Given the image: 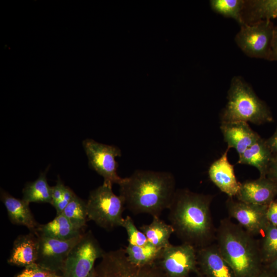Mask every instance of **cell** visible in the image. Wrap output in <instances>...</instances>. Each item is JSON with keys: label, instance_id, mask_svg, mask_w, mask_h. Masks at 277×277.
<instances>
[{"label": "cell", "instance_id": "cell-1", "mask_svg": "<svg viewBox=\"0 0 277 277\" xmlns=\"http://www.w3.org/2000/svg\"><path fill=\"white\" fill-rule=\"evenodd\" d=\"M211 196L188 189L176 190L169 208L168 219L174 233L196 249L211 244L215 238L210 212Z\"/></svg>", "mask_w": 277, "mask_h": 277}, {"label": "cell", "instance_id": "cell-2", "mask_svg": "<svg viewBox=\"0 0 277 277\" xmlns=\"http://www.w3.org/2000/svg\"><path fill=\"white\" fill-rule=\"evenodd\" d=\"M120 195L134 214L146 213L160 217L169 209L176 190L174 176L167 171L137 170L123 178Z\"/></svg>", "mask_w": 277, "mask_h": 277}, {"label": "cell", "instance_id": "cell-3", "mask_svg": "<svg viewBox=\"0 0 277 277\" xmlns=\"http://www.w3.org/2000/svg\"><path fill=\"white\" fill-rule=\"evenodd\" d=\"M219 252L236 277H256L262 261L259 243L254 236L229 219L221 221L216 231Z\"/></svg>", "mask_w": 277, "mask_h": 277}, {"label": "cell", "instance_id": "cell-4", "mask_svg": "<svg viewBox=\"0 0 277 277\" xmlns=\"http://www.w3.org/2000/svg\"><path fill=\"white\" fill-rule=\"evenodd\" d=\"M227 98L221 115L222 123L242 121L261 125L273 121L267 106L240 76L232 79Z\"/></svg>", "mask_w": 277, "mask_h": 277}, {"label": "cell", "instance_id": "cell-5", "mask_svg": "<svg viewBox=\"0 0 277 277\" xmlns=\"http://www.w3.org/2000/svg\"><path fill=\"white\" fill-rule=\"evenodd\" d=\"M112 185L104 181L102 185L90 192L86 201L88 220L108 231L122 227L125 207L123 197L113 192Z\"/></svg>", "mask_w": 277, "mask_h": 277}, {"label": "cell", "instance_id": "cell-6", "mask_svg": "<svg viewBox=\"0 0 277 277\" xmlns=\"http://www.w3.org/2000/svg\"><path fill=\"white\" fill-rule=\"evenodd\" d=\"M94 266L96 277H169L156 263L138 266L128 260L125 249L105 252Z\"/></svg>", "mask_w": 277, "mask_h": 277}, {"label": "cell", "instance_id": "cell-7", "mask_svg": "<svg viewBox=\"0 0 277 277\" xmlns=\"http://www.w3.org/2000/svg\"><path fill=\"white\" fill-rule=\"evenodd\" d=\"M274 26L271 20L264 19L240 25L235 37L238 47L251 57L269 60Z\"/></svg>", "mask_w": 277, "mask_h": 277}, {"label": "cell", "instance_id": "cell-8", "mask_svg": "<svg viewBox=\"0 0 277 277\" xmlns=\"http://www.w3.org/2000/svg\"><path fill=\"white\" fill-rule=\"evenodd\" d=\"M105 252L92 232H85L68 254L62 275L87 277L94 267L95 261Z\"/></svg>", "mask_w": 277, "mask_h": 277}, {"label": "cell", "instance_id": "cell-9", "mask_svg": "<svg viewBox=\"0 0 277 277\" xmlns=\"http://www.w3.org/2000/svg\"><path fill=\"white\" fill-rule=\"evenodd\" d=\"M83 146L89 166L104 178V181L118 185L123 178L117 174L116 157L122 156L121 150L117 146L97 142L91 138L83 142Z\"/></svg>", "mask_w": 277, "mask_h": 277}, {"label": "cell", "instance_id": "cell-10", "mask_svg": "<svg viewBox=\"0 0 277 277\" xmlns=\"http://www.w3.org/2000/svg\"><path fill=\"white\" fill-rule=\"evenodd\" d=\"M157 263L169 277H187L197 270L196 249L187 243L170 244L163 248Z\"/></svg>", "mask_w": 277, "mask_h": 277}, {"label": "cell", "instance_id": "cell-11", "mask_svg": "<svg viewBox=\"0 0 277 277\" xmlns=\"http://www.w3.org/2000/svg\"><path fill=\"white\" fill-rule=\"evenodd\" d=\"M83 234L67 240H58L36 234L38 241L36 263L57 273L59 271L62 272L68 254Z\"/></svg>", "mask_w": 277, "mask_h": 277}, {"label": "cell", "instance_id": "cell-12", "mask_svg": "<svg viewBox=\"0 0 277 277\" xmlns=\"http://www.w3.org/2000/svg\"><path fill=\"white\" fill-rule=\"evenodd\" d=\"M268 206L234 201L231 197L226 202L229 215L253 236L263 233L269 223L266 217Z\"/></svg>", "mask_w": 277, "mask_h": 277}, {"label": "cell", "instance_id": "cell-13", "mask_svg": "<svg viewBox=\"0 0 277 277\" xmlns=\"http://www.w3.org/2000/svg\"><path fill=\"white\" fill-rule=\"evenodd\" d=\"M277 195V185L267 177L241 184L236 195L239 201L258 205H268Z\"/></svg>", "mask_w": 277, "mask_h": 277}, {"label": "cell", "instance_id": "cell-14", "mask_svg": "<svg viewBox=\"0 0 277 277\" xmlns=\"http://www.w3.org/2000/svg\"><path fill=\"white\" fill-rule=\"evenodd\" d=\"M227 148L222 155L210 166L208 175L210 180L229 197L236 196L241 186L234 173V166L228 161Z\"/></svg>", "mask_w": 277, "mask_h": 277}, {"label": "cell", "instance_id": "cell-15", "mask_svg": "<svg viewBox=\"0 0 277 277\" xmlns=\"http://www.w3.org/2000/svg\"><path fill=\"white\" fill-rule=\"evenodd\" d=\"M197 265L205 277H236L216 244L196 249Z\"/></svg>", "mask_w": 277, "mask_h": 277}, {"label": "cell", "instance_id": "cell-16", "mask_svg": "<svg viewBox=\"0 0 277 277\" xmlns=\"http://www.w3.org/2000/svg\"><path fill=\"white\" fill-rule=\"evenodd\" d=\"M221 130L228 148H234L239 156L260 137L245 122L222 123Z\"/></svg>", "mask_w": 277, "mask_h": 277}, {"label": "cell", "instance_id": "cell-17", "mask_svg": "<svg viewBox=\"0 0 277 277\" xmlns=\"http://www.w3.org/2000/svg\"><path fill=\"white\" fill-rule=\"evenodd\" d=\"M1 200L6 207L10 221L14 225L24 226L30 232H37L40 225L35 220L29 203L12 196L1 189Z\"/></svg>", "mask_w": 277, "mask_h": 277}, {"label": "cell", "instance_id": "cell-18", "mask_svg": "<svg viewBox=\"0 0 277 277\" xmlns=\"http://www.w3.org/2000/svg\"><path fill=\"white\" fill-rule=\"evenodd\" d=\"M38 248V236L35 233L19 235L13 242L8 263L24 268L36 263Z\"/></svg>", "mask_w": 277, "mask_h": 277}, {"label": "cell", "instance_id": "cell-19", "mask_svg": "<svg viewBox=\"0 0 277 277\" xmlns=\"http://www.w3.org/2000/svg\"><path fill=\"white\" fill-rule=\"evenodd\" d=\"M273 157L266 140L260 137L239 156L238 163L256 167L260 172V177H266L269 166Z\"/></svg>", "mask_w": 277, "mask_h": 277}, {"label": "cell", "instance_id": "cell-20", "mask_svg": "<svg viewBox=\"0 0 277 277\" xmlns=\"http://www.w3.org/2000/svg\"><path fill=\"white\" fill-rule=\"evenodd\" d=\"M84 233L83 229L74 226L63 214L56 215L53 220L40 225L36 234L58 240H67L77 237Z\"/></svg>", "mask_w": 277, "mask_h": 277}, {"label": "cell", "instance_id": "cell-21", "mask_svg": "<svg viewBox=\"0 0 277 277\" xmlns=\"http://www.w3.org/2000/svg\"><path fill=\"white\" fill-rule=\"evenodd\" d=\"M244 24L277 18V0L244 1L242 12Z\"/></svg>", "mask_w": 277, "mask_h": 277}, {"label": "cell", "instance_id": "cell-22", "mask_svg": "<svg viewBox=\"0 0 277 277\" xmlns=\"http://www.w3.org/2000/svg\"><path fill=\"white\" fill-rule=\"evenodd\" d=\"M140 230L145 235L148 242L157 247L164 248L169 245V239L174 229L170 224L166 223L160 217H153L149 224L143 225Z\"/></svg>", "mask_w": 277, "mask_h": 277}, {"label": "cell", "instance_id": "cell-23", "mask_svg": "<svg viewBox=\"0 0 277 277\" xmlns=\"http://www.w3.org/2000/svg\"><path fill=\"white\" fill-rule=\"evenodd\" d=\"M22 193V199L29 204L46 203L51 205V187L47 182L46 171L41 173L35 181L27 183Z\"/></svg>", "mask_w": 277, "mask_h": 277}, {"label": "cell", "instance_id": "cell-24", "mask_svg": "<svg viewBox=\"0 0 277 277\" xmlns=\"http://www.w3.org/2000/svg\"><path fill=\"white\" fill-rule=\"evenodd\" d=\"M163 250V248L154 246L148 242L143 246L128 244L125 248L130 262L138 266L156 263L160 260Z\"/></svg>", "mask_w": 277, "mask_h": 277}, {"label": "cell", "instance_id": "cell-25", "mask_svg": "<svg viewBox=\"0 0 277 277\" xmlns=\"http://www.w3.org/2000/svg\"><path fill=\"white\" fill-rule=\"evenodd\" d=\"M62 214L74 226L84 230L88 221L86 202L75 194Z\"/></svg>", "mask_w": 277, "mask_h": 277}, {"label": "cell", "instance_id": "cell-26", "mask_svg": "<svg viewBox=\"0 0 277 277\" xmlns=\"http://www.w3.org/2000/svg\"><path fill=\"white\" fill-rule=\"evenodd\" d=\"M212 10L225 17L235 20L240 25L244 24L242 12L243 0H211L210 2Z\"/></svg>", "mask_w": 277, "mask_h": 277}, {"label": "cell", "instance_id": "cell-27", "mask_svg": "<svg viewBox=\"0 0 277 277\" xmlns=\"http://www.w3.org/2000/svg\"><path fill=\"white\" fill-rule=\"evenodd\" d=\"M259 244L262 261H273L277 258V227L269 223Z\"/></svg>", "mask_w": 277, "mask_h": 277}, {"label": "cell", "instance_id": "cell-28", "mask_svg": "<svg viewBox=\"0 0 277 277\" xmlns=\"http://www.w3.org/2000/svg\"><path fill=\"white\" fill-rule=\"evenodd\" d=\"M122 227L126 231L129 244L135 246H143L148 243L147 238L144 233L138 229L132 218L127 215L122 223Z\"/></svg>", "mask_w": 277, "mask_h": 277}, {"label": "cell", "instance_id": "cell-29", "mask_svg": "<svg viewBox=\"0 0 277 277\" xmlns=\"http://www.w3.org/2000/svg\"><path fill=\"white\" fill-rule=\"evenodd\" d=\"M57 274L35 263L24 267L14 277H54Z\"/></svg>", "mask_w": 277, "mask_h": 277}, {"label": "cell", "instance_id": "cell-30", "mask_svg": "<svg viewBox=\"0 0 277 277\" xmlns=\"http://www.w3.org/2000/svg\"><path fill=\"white\" fill-rule=\"evenodd\" d=\"M75 194L68 186H65L61 200L54 206L56 215L61 214Z\"/></svg>", "mask_w": 277, "mask_h": 277}, {"label": "cell", "instance_id": "cell-31", "mask_svg": "<svg viewBox=\"0 0 277 277\" xmlns=\"http://www.w3.org/2000/svg\"><path fill=\"white\" fill-rule=\"evenodd\" d=\"M65 185L60 179H58L55 186L51 187L52 204L54 206L61 200Z\"/></svg>", "mask_w": 277, "mask_h": 277}, {"label": "cell", "instance_id": "cell-32", "mask_svg": "<svg viewBox=\"0 0 277 277\" xmlns=\"http://www.w3.org/2000/svg\"><path fill=\"white\" fill-rule=\"evenodd\" d=\"M266 217L270 224L277 227V202L273 201L268 205Z\"/></svg>", "mask_w": 277, "mask_h": 277}, {"label": "cell", "instance_id": "cell-33", "mask_svg": "<svg viewBox=\"0 0 277 277\" xmlns=\"http://www.w3.org/2000/svg\"><path fill=\"white\" fill-rule=\"evenodd\" d=\"M266 177L277 185V156L273 157L269 166Z\"/></svg>", "mask_w": 277, "mask_h": 277}, {"label": "cell", "instance_id": "cell-34", "mask_svg": "<svg viewBox=\"0 0 277 277\" xmlns=\"http://www.w3.org/2000/svg\"><path fill=\"white\" fill-rule=\"evenodd\" d=\"M266 142L273 156H277V128L274 133L266 140Z\"/></svg>", "mask_w": 277, "mask_h": 277}, {"label": "cell", "instance_id": "cell-35", "mask_svg": "<svg viewBox=\"0 0 277 277\" xmlns=\"http://www.w3.org/2000/svg\"><path fill=\"white\" fill-rule=\"evenodd\" d=\"M271 48L272 51L277 50V26L274 27Z\"/></svg>", "mask_w": 277, "mask_h": 277}, {"label": "cell", "instance_id": "cell-36", "mask_svg": "<svg viewBox=\"0 0 277 277\" xmlns=\"http://www.w3.org/2000/svg\"><path fill=\"white\" fill-rule=\"evenodd\" d=\"M269 61H277V50L272 51Z\"/></svg>", "mask_w": 277, "mask_h": 277}, {"label": "cell", "instance_id": "cell-37", "mask_svg": "<svg viewBox=\"0 0 277 277\" xmlns=\"http://www.w3.org/2000/svg\"><path fill=\"white\" fill-rule=\"evenodd\" d=\"M87 277H96L94 267L93 268L92 271L90 272V273L87 276Z\"/></svg>", "mask_w": 277, "mask_h": 277}, {"label": "cell", "instance_id": "cell-38", "mask_svg": "<svg viewBox=\"0 0 277 277\" xmlns=\"http://www.w3.org/2000/svg\"><path fill=\"white\" fill-rule=\"evenodd\" d=\"M272 267L277 271V258L272 261Z\"/></svg>", "mask_w": 277, "mask_h": 277}, {"label": "cell", "instance_id": "cell-39", "mask_svg": "<svg viewBox=\"0 0 277 277\" xmlns=\"http://www.w3.org/2000/svg\"><path fill=\"white\" fill-rule=\"evenodd\" d=\"M256 277H272L269 275H267V274H263V275H261L260 276H257Z\"/></svg>", "mask_w": 277, "mask_h": 277}, {"label": "cell", "instance_id": "cell-40", "mask_svg": "<svg viewBox=\"0 0 277 277\" xmlns=\"http://www.w3.org/2000/svg\"><path fill=\"white\" fill-rule=\"evenodd\" d=\"M54 277H63V276L62 275H60L58 274H57Z\"/></svg>", "mask_w": 277, "mask_h": 277}]
</instances>
